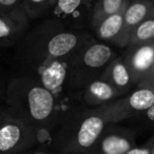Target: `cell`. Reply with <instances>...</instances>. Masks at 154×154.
Wrapping results in <instances>:
<instances>
[{"label":"cell","instance_id":"6","mask_svg":"<svg viewBox=\"0 0 154 154\" xmlns=\"http://www.w3.org/2000/svg\"><path fill=\"white\" fill-rule=\"evenodd\" d=\"M93 5V0H56L50 14L68 29L84 31L90 24Z\"/></svg>","mask_w":154,"mask_h":154},{"label":"cell","instance_id":"20","mask_svg":"<svg viewBox=\"0 0 154 154\" xmlns=\"http://www.w3.org/2000/svg\"><path fill=\"white\" fill-rule=\"evenodd\" d=\"M147 115H148V117H149L150 119L153 120V122H154V105L152 106V107L150 108V109H148Z\"/></svg>","mask_w":154,"mask_h":154},{"label":"cell","instance_id":"12","mask_svg":"<svg viewBox=\"0 0 154 154\" xmlns=\"http://www.w3.org/2000/svg\"><path fill=\"white\" fill-rule=\"evenodd\" d=\"M124 0H97L92 7L90 16V26L94 30L103 19L122 10Z\"/></svg>","mask_w":154,"mask_h":154},{"label":"cell","instance_id":"14","mask_svg":"<svg viewBox=\"0 0 154 154\" xmlns=\"http://www.w3.org/2000/svg\"><path fill=\"white\" fill-rule=\"evenodd\" d=\"M129 108L135 111L150 109L154 105V93L148 89H141L134 92L127 100Z\"/></svg>","mask_w":154,"mask_h":154},{"label":"cell","instance_id":"7","mask_svg":"<svg viewBox=\"0 0 154 154\" xmlns=\"http://www.w3.org/2000/svg\"><path fill=\"white\" fill-rule=\"evenodd\" d=\"M29 20L22 7L0 14V48L18 45L28 32Z\"/></svg>","mask_w":154,"mask_h":154},{"label":"cell","instance_id":"13","mask_svg":"<svg viewBox=\"0 0 154 154\" xmlns=\"http://www.w3.org/2000/svg\"><path fill=\"white\" fill-rule=\"evenodd\" d=\"M56 0H21V7L29 19H37L51 13Z\"/></svg>","mask_w":154,"mask_h":154},{"label":"cell","instance_id":"3","mask_svg":"<svg viewBox=\"0 0 154 154\" xmlns=\"http://www.w3.org/2000/svg\"><path fill=\"white\" fill-rule=\"evenodd\" d=\"M107 124L96 108L73 109L62 117L54 143L64 154H90Z\"/></svg>","mask_w":154,"mask_h":154},{"label":"cell","instance_id":"19","mask_svg":"<svg viewBox=\"0 0 154 154\" xmlns=\"http://www.w3.org/2000/svg\"><path fill=\"white\" fill-rule=\"evenodd\" d=\"M126 154H150L147 149H130Z\"/></svg>","mask_w":154,"mask_h":154},{"label":"cell","instance_id":"22","mask_svg":"<svg viewBox=\"0 0 154 154\" xmlns=\"http://www.w3.org/2000/svg\"><path fill=\"white\" fill-rule=\"evenodd\" d=\"M32 154H49L47 152H43V151H36V152H33Z\"/></svg>","mask_w":154,"mask_h":154},{"label":"cell","instance_id":"11","mask_svg":"<svg viewBox=\"0 0 154 154\" xmlns=\"http://www.w3.org/2000/svg\"><path fill=\"white\" fill-rule=\"evenodd\" d=\"M99 78L108 82L116 90L126 88L130 84V73L128 68L118 60H112Z\"/></svg>","mask_w":154,"mask_h":154},{"label":"cell","instance_id":"15","mask_svg":"<svg viewBox=\"0 0 154 154\" xmlns=\"http://www.w3.org/2000/svg\"><path fill=\"white\" fill-rule=\"evenodd\" d=\"M154 61V50L150 47H141L133 54L131 66L135 71L143 72L150 68Z\"/></svg>","mask_w":154,"mask_h":154},{"label":"cell","instance_id":"9","mask_svg":"<svg viewBox=\"0 0 154 154\" xmlns=\"http://www.w3.org/2000/svg\"><path fill=\"white\" fill-rule=\"evenodd\" d=\"M131 143L126 137L103 130L90 154H126Z\"/></svg>","mask_w":154,"mask_h":154},{"label":"cell","instance_id":"4","mask_svg":"<svg viewBox=\"0 0 154 154\" xmlns=\"http://www.w3.org/2000/svg\"><path fill=\"white\" fill-rule=\"evenodd\" d=\"M113 60V51L106 43L91 38L73 54L66 77V91H80L101 76Z\"/></svg>","mask_w":154,"mask_h":154},{"label":"cell","instance_id":"17","mask_svg":"<svg viewBox=\"0 0 154 154\" xmlns=\"http://www.w3.org/2000/svg\"><path fill=\"white\" fill-rule=\"evenodd\" d=\"M135 37L140 41L148 40V39L154 37V21L153 20H147V21L139 24L136 32H135Z\"/></svg>","mask_w":154,"mask_h":154},{"label":"cell","instance_id":"18","mask_svg":"<svg viewBox=\"0 0 154 154\" xmlns=\"http://www.w3.org/2000/svg\"><path fill=\"white\" fill-rule=\"evenodd\" d=\"M21 7V0H0V14L8 13Z\"/></svg>","mask_w":154,"mask_h":154},{"label":"cell","instance_id":"8","mask_svg":"<svg viewBox=\"0 0 154 154\" xmlns=\"http://www.w3.org/2000/svg\"><path fill=\"white\" fill-rule=\"evenodd\" d=\"M116 93L117 90L109 82L97 78L82 89V97L89 108H98L111 103Z\"/></svg>","mask_w":154,"mask_h":154},{"label":"cell","instance_id":"16","mask_svg":"<svg viewBox=\"0 0 154 154\" xmlns=\"http://www.w3.org/2000/svg\"><path fill=\"white\" fill-rule=\"evenodd\" d=\"M147 7L143 3H133L124 12V26H134L145 18Z\"/></svg>","mask_w":154,"mask_h":154},{"label":"cell","instance_id":"10","mask_svg":"<svg viewBox=\"0 0 154 154\" xmlns=\"http://www.w3.org/2000/svg\"><path fill=\"white\" fill-rule=\"evenodd\" d=\"M124 12L122 9L116 14L107 17L93 30L95 37H97L100 42L111 41L122 34L124 29Z\"/></svg>","mask_w":154,"mask_h":154},{"label":"cell","instance_id":"21","mask_svg":"<svg viewBox=\"0 0 154 154\" xmlns=\"http://www.w3.org/2000/svg\"><path fill=\"white\" fill-rule=\"evenodd\" d=\"M5 88L0 87V103L5 101Z\"/></svg>","mask_w":154,"mask_h":154},{"label":"cell","instance_id":"2","mask_svg":"<svg viewBox=\"0 0 154 154\" xmlns=\"http://www.w3.org/2000/svg\"><path fill=\"white\" fill-rule=\"evenodd\" d=\"M5 103L38 133L53 124L57 100L36 78L22 74L7 84Z\"/></svg>","mask_w":154,"mask_h":154},{"label":"cell","instance_id":"1","mask_svg":"<svg viewBox=\"0 0 154 154\" xmlns=\"http://www.w3.org/2000/svg\"><path fill=\"white\" fill-rule=\"evenodd\" d=\"M91 38L87 31L71 30L49 18L26 33L17 45L16 58L24 74L34 75L51 60L74 54Z\"/></svg>","mask_w":154,"mask_h":154},{"label":"cell","instance_id":"5","mask_svg":"<svg viewBox=\"0 0 154 154\" xmlns=\"http://www.w3.org/2000/svg\"><path fill=\"white\" fill-rule=\"evenodd\" d=\"M37 132L10 108L0 109V154H19L31 148Z\"/></svg>","mask_w":154,"mask_h":154}]
</instances>
